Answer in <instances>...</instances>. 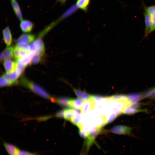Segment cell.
I'll return each instance as SVG.
<instances>
[{"instance_id": "cell-32", "label": "cell", "mask_w": 155, "mask_h": 155, "mask_svg": "<svg viewBox=\"0 0 155 155\" xmlns=\"http://www.w3.org/2000/svg\"><path fill=\"white\" fill-rule=\"evenodd\" d=\"M15 46L19 49L30 51L29 45L28 44L18 43L16 44Z\"/></svg>"}, {"instance_id": "cell-34", "label": "cell", "mask_w": 155, "mask_h": 155, "mask_svg": "<svg viewBox=\"0 0 155 155\" xmlns=\"http://www.w3.org/2000/svg\"><path fill=\"white\" fill-rule=\"evenodd\" d=\"M10 85L7 80L2 75L0 77V86L1 87Z\"/></svg>"}, {"instance_id": "cell-33", "label": "cell", "mask_w": 155, "mask_h": 155, "mask_svg": "<svg viewBox=\"0 0 155 155\" xmlns=\"http://www.w3.org/2000/svg\"><path fill=\"white\" fill-rule=\"evenodd\" d=\"M105 97L98 95H91L90 99H91L94 102L96 103L104 98Z\"/></svg>"}, {"instance_id": "cell-16", "label": "cell", "mask_w": 155, "mask_h": 155, "mask_svg": "<svg viewBox=\"0 0 155 155\" xmlns=\"http://www.w3.org/2000/svg\"><path fill=\"white\" fill-rule=\"evenodd\" d=\"M94 103L91 99L84 101L81 110V113L85 115L89 110H93Z\"/></svg>"}, {"instance_id": "cell-22", "label": "cell", "mask_w": 155, "mask_h": 155, "mask_svg": "<svg viewBox=\"0 0 155 155\" xmlns=\"http://www.w3.org/2000/svg\"><path fill=\"white\" fill-rule=\"evenodd\" d=\"M127 96L129 102L131 103L137 102L143 98L142 93H131Z\"/></svg>"}, {"instance_id": "cell-23", "label": "cell", "mask_w": 155, "mask_h": 155, "mask_svg": "<svg viewBox=\"0 0 155 155\" xmlns=\"http://www.w3.org/2000/svg\"><path fill=\"white\" fill-rule=\"evenodd\" d=\"M70 99L66 96H59L55 98V102L62 107H67L69 106V101Z\"/></svg>"}, {"instance_id": "cell-18", "label": "cell", "mask_w": 155, "mask_h": 155, "mask_svg": "<svg viewBox=\"0 0 155 155\" xmlns=\"http://www.w3.org/2000/svg\"><path fill=\"white\" fill-rule=\"evenodd\" d=\"M144 15L145 25V36H146L150 33L151 23L150 15L145 11L144 12Z\"/></svg>"}, {"instance_id": "cell-7", "label": "cell", "mask_w": 155, "mask_h": 155, "mask_svg": "<svg viewBox=\"0 0 155 155\" xmlns=\"http://www.w3.org/2000/svg\"><path fill=\"white\" fill-rule=\"evenodd\" d=\"M144 11L150 16L151 23L150 33L155 30V5L145 7Z\"/></svg>"}, {"instance_id": "cell-12", "label": "cell", "mask_w": 155, "mask_h": 155, "mask_svg": "<svg viewBox=\"0 0 155 155\" xmlns=\"http://www.w3.org/2000/svg\"><path fill=\"white\" fill-rule=\"evenodd\" d=\"M12 8L17 18L21 21L23 19L22 13L17 0H10Z\"/></svg>"}, {"instance_id": "cell-11", "label": "cell", "mask_w": 155, "mask_h": 155, "mask_svg": "<svg viewBox=\"0 0 155 155\" xmlns=\"http://www.w3.org/2000/svg\"><path fill=\"white\" fill-rule=\"evenodd\" d=\"M35 38L34 35L24 34L21 35L17 40V43H21L28 44L32 42Z\"/></svg>"}, {"instance_id": "cell-15", "label": "cell", "mask_w": 155, "mask_h": 155, "mask_svg": "<svg viewBox=\"0 0 155 155\" xmlns=\"http://www.w3.org/2000/svg\"><path fill=\"white\" fill-rule=\"evenodd\" d=\"M30 52L15 46L13 51V57L17 61L27 56Z\"/></svg>"}, {"instance_id": "cell-4", "label": "cell", "mask_w": 155, "mask_h": 155, "mask_svg": "<svg viewBox=\"0 0 155 155\" xmlns=\"http://www.w3.org/2000/svg\"><path fill=\"white\" fill-rule=\"evenodd\" d=\"M108 97H105L100 101L95 103L93 110L97 116L104 115L107 110V102Z\"/></svg>"}, {"instance_id": "cell-26", "label": "cell", "mask_w": 155, "mask_h": 155, "mask_svg": "<svg viewBox=\"0 0 155 155\" xmlns=\"http://www.w3.org/2000/svg\"><path fill=\"white\" fill-rule=\"evenodd\" d=\"M76 110L67 108L64 110V118L65 120L70 121Z\"/></svg>"}, {"instance_id": "cell-37", "label": "cell", "mask_w": 155, "mask_h": 155, "mask_svg": "<svg viewBox=\"0 0 155 155\" xmlns=\"http://www.w3.org/2000/svg\"><path fill=\"white\" fill-rule=\"evenodd\" d=\"M129 107L135 109H139L140 107V105L137 102L131 103Z\"/></svg>"}, {"instance_id": "cell-5", "label": "cell", "mask_w": 155, "mask_h": 155, "mask_svg": "<svg viewBox=\"0 0 155 155\" xmlns=\"http://www.w3.org/2000/svg\"><path fill=\"white\" fill-rule=\"evenodd\" d=\"M132 128L123 125H117L111 128L109 131L119 135H126L132 136Z\"/></svg>"}, {"instance_id": "cell-21", "label": "cell", "mask_w": 155, "mask_h": 155, "mask_svg": "<svg viewBox=\"0 0 155 155\" xmlns=\"http://www.w3.org/2000/svg\"><path fill=\"white\" fill-rule=\"evenodd\" d=\"M104 116L106 123L108 124L112 122L118 116L112 110L107 108Z\"/></svg>"}, {"instance_id": "cell-6", "label": "cell", "mask_w": 155, "mask_h": 155, "mask_svg": "<svg viewBox=\"0 0 155 155\" xmlns=\"http://www.w3.org/2000/svg\"><path fill=\"white\" fill-rule=\"evenodd\" d=\"M22 73L16 69L14 71L9 73H6L2 75L9 83L10 85L16 83Z\"/></svg>"}, {"instance_id": "cell-35", "label": "cell", "mask_w": 155, "mask_h": 155, "mask_svg": "<svg viewBox=\"0 0 155 155\" xmlns=\"http://www.w3.org/2000/svg\"><path fill=\"white\" fill-rule=\"evenodd\" d=\"M55 116L59 118H64V110L61 109L58 111L56 114Z\"/></svg>"}, {"instance_id": "cell-38", "label": "cell", "mask_w": 155, "mask_h": 155, "mask_svg": "<svg viewBox=\"0 0 155 155\" xmlns=\"http://www.w3.org/2000/svg\"><path fill=\"white\" fill-rule=\"evenodd\" d=\"M57 1L62 4H64L66 0H57Z\"/></svg>"}, {"instance_id": "cell-29", "label": "cell", "mask_w": 155, "mask_h": 155, "mask_svg": "<svg viewBox=\"0 0 155 155\" xmlns=\"http://www.w3.org/2000/svg\"><path fill=\"white\" fill-rule=\"evenodd\" d=\"M109 98L112 99L118 100L125 103L130 102H129L127 96L124 94L114 95L109 97Z\"/></svg>"}, {"instance_id": "cell-1", "label": "cell", "mask_w": 155, "mask_h": 155, "mask_svg": "<svg viewBox=\"0 0 155 155\" xmlns=\"http://www.w3.org/2000/svg\"><path fill=\"white\" fill-rule=\"evenodd\" d=\"M22 84L34 93L45 98L55 102V98L51 96L44 89L39 85L28 80L24 77L21 79Z\"/></svg>"}, {"instance_id": "cell-8", "label": "cell", "mask_w": 155, "mask_h": 155, "mask_svg": "<svg viewBox=\"0 0 155 155\" xmlns=\"http://www.w3.org/2000/svg\"><path fill=\"white\" fill-rule=\"evenodd\" d=\"M14 47L11 46L7 47L1 53L0 59L1 61H4L5 60L11 59L13 57V51Z\"/></svg>"}, {"instance_id": "cell-27", "label": "cell", "mask_w": 155, "mask_h": 155, "mask_svg": "<svg viewBox=\"0 0 155 155\" xmlns=\"http://www.w3.org/2000/svg\"><path fill=\"white\" fill-rule=\"evenodd\" d=\"M34 54V53L30 52L26 56L16 61H18L26 67L30 63H31L32 58Z\"/></svg>"}, {"instance_id": "cell-14", "label": "cell", "mask_w": 155, "mask_h": 155, "mask_svg": "<svg viewBox=\"0 0 155 155\" xmlns=\"http://www.w3.org/2000/svg\"><path fill=\"white\" fill-rule=\"evenodd\" d=\"M3 145L9 155H17L20 150L15 145L6 142Z\"/></svg>"}, {"instance_id": "cell-30", "label": "cell", "mask_w": 155, "mask_h": 155, "mask_svg": "<svg viewBox=\"0 0 155 155\" xmlns=\"http://www.w3.org/2000/svg\"><path fill=\"white\" fill-rule=\"evenodd\" d=\"M142 94L143 98L155 99V87L145 91Z\"/></svg>"}, {"instance_id": "cell-2", "label": "cell", "mask_w": 155, "mask_h": 155, "mask_svg": "<svg viewBox=\"0 0 155 155\" xmlns=\"http://www.w3.org/2000/svg\"><path fill=\"white\" fill-rule=\"evenodd\" d=\"M131 103H125L109 98L107 102V108L112 110L118 116L122 113L123 109L129 106Z\"/></svg>"}, {"instance_id": "cell-28", "label": "cell", "mask_w": 155, "mask_h": 155, "mask_svg": "<svg viewBox=\"0 0 155 155\" xmlns=\"http://www.w3.org/2000/svg\"><path fill=\"white\" fill-rule=\"evenodd\" d=\"M90 0H77L76 5L78 8L85 11L87 10Z\"/></svg>"}, {"instance_id": "cell-36", "label": "cell", "mask_w": 155, "mask_h": 155, "mask_svg": "<svg viewBox=\"0 0 155 155\" xmlns=\"http://www.w3.org/2000/svg\"><path fill=\"white\" fill-rule=\"evenodd\" d=\"M89 151L86 149V147L83 145L82 149L80 152V155H88Z\"/></svg>"}, {"instance_id": "cell-20", "label": "cell", "mask_w": 155, "mask_h": 155, "mask_svg": "<svg viewBox=\"0 0 155 155\" xmlns=\"http://www.w3.org/2000/svg\"><path fill=\"white\" fill-rule=\"evenodd\" d=\"M83 101L78 98H70L69 101V106L81 110L84 103Z\"/></svg>"}, {"instance_id": "cell-13", "label": "cell", "mask_w": 155, "mask_h": 155, "mask_svg": "<svg viewBox=\"0 0 155 155\" xmlns=\"http://www.w3.org/2000/svg\"><path fill=\"white\" fill-rule=\"evenodd\" d=\"M3 35L4 42L7 47L10 46L12 41V37L9 27H6L3 30Z\"/></svg>"}, {"instance_id": "cell-9", "label": "cell", "mask_w": 155, "mask_h": 155, "mask_svg": "<svg viewBox=\"0 0 155 155\" xmlns=\"http://www.w3.org/2000/svg\"><path fill=\"white\" fill-rule=\"evenodd\" d=\"M3 65L6 73H12L16 69V61L11 59H7L4 61Z\"/></svg>"}, {"instance_id": "cell-25", "label": "cell", "mask_w": 155, "mask_h": 155, "mask_svg": "<svg viewBox=\"0 0 155 155\" xmlns=\"http://www.w3.org/2000/svg\"><path fill=\"white\" fill-rule=\"evenodd\" d=\"M146 111L145 109H135L128 106L123 109L122 113L127 115H132L138 112H145Z\"/></svg>"}, {"instance_id": "cell-3", "label": "cell", "mask_w": 155, "mask_h": 155, "mask_svg": "<svg viewBox=\"0 0 155 155\" xmlns=\"http://www.w3.org/2000/svg\"><path fill=\"white\" fill-rule=\"evenodd\" d=\"M30 51L35 54L42 56L44 53L45 48L43 42L38 38L29 45Z\"/></svg>"}, {"instance_id": "cell-24", "label": "cell", "mask_w": 155, "mask_h": 155, "mask_svg": "<svg viewBox=\"0 0 155 155\" xmlns=\"http://www.w3.org/2000/svg\"><path fill=\"white\" fill-rule=\"evenodd\" d=\"M94 126L102 128L106 124L104 115L97 117L94 122Z\"/></svg>"}, {"instance_id": "cell-10", "label": "cell", "mask_w": 155, "mask_h": 155, "mask_svg": "<svg viewBox=\"0 0 155 155\" xmlns=\"http://www.w3.org/2000/svg\"><path fill=\"white\" fill-rule=\"evenodd\" d=\"M20 26L21 30L23 32H29L32 31L33 28L34 24L29 20L22 19L20 21Z\"/></svg>"}, {"instance_id": "cell-39", "label": "cell", "mask_w": 155, "mask_h": 155, "mask_svg": "<svg viewBox=\"0 0 155 155\" xmlns=\"http://www.w3.org/2000/svg\"><path fill=\"white\" fill-rule=\"evenodd\" d=\"M30 155H37L35 154H33L32 153H31V154H30Z\"/></svg>"}, {"instance_id": "cell-19", "label": "cell", "mask_w": 155, "mask_h": 155, "mask_svg": "<svg viewBox=\"0 0 155 155\" xmlns=\"http://www.w3.org/2000/svg\"><path fill=\"white\" fill-rule=\"evenodd\" d=\"M73 89L77 96L80 99L84 101L90 98L91 95L86 92L74 88Z\"/></svg>"}, {"instance_id": "cell-17", "label": "cell", "mask_w": 155, "mask_h": 155, "mask_svg": "<svg viewBox=\"0 0 155 155\" xmlns=\"http://www.w3.org/2000/svg\"><path fill=\"white\" fill-rule=\"evenodd\" d=\"M81 113L79 111L76 110L70 121L73 124L78 127L82 124V118Z\"/></svg>"}, {"instance_id": "cell-31", "label": "cell", "mask_w": 155, "mask_h": 155, "mask_svg": "<svg viewBox=\"0 0 155 155\" xmlns=\"http://www.w3.org/2000/svg\"><path fill=\"white\" fill-rule=\"evenodd\" d=\"M41 56L34 54L32 58L31 63L35 64L39 63L42 60Z\"/></svg>"}]
</instances>
